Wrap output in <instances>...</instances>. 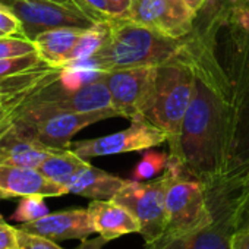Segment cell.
<instances>
[{"instance_id":"6da1fadb","label":"cell","mask_w":249,"mask_h":249,"mask_svg":"<svg viewBox=\"0 0 249 249\" xmlns=\"http://www.w3.org/2000/svg\"><path fill=\"white\" fill-rule=\"evenodd\" d=\"M107 25L108 31L101 49L92 57L71 68L108 72L135 66H160L178 53V38L169 37L154 28L128 18L108 19Z\"/></svg>"},{"instance_id":"7a4b0ae2","label":"cell","mask_w":249,"mask_h":249,"mask_svg":"<svg viewBox=\"0 0 249 249\" xmlns=\"http://www.w3.org/2000/svg\"><path fill=\"white\" fill-rule=\"evenodd\" d=\"M194 89L195 81L188 68L170 63L159 66L153 101L145 117L164 131L172 141L180 140L183 119Z\"/></svg>"},{"instance_id":"3957f363","label":"cell","mask_w":249,"mask_h":249,"mask_svg":"<svg viewBox=\"0 0 249 249\" xmlns=\"http://www.w3.org/2000/svg\"><path fill=\"white\" fill-rule=\"evenodd\" d=\"M179 175L176 160H169L164 176L154 182L128 180L113 196V201L129 210L138 220L147 245L160 239L166 227V192L172 179Z\"/></svg>"},{"instance_id":"277c9868","label":"cell","mask_w":249,"mask_h":249,"mask_svg":"<svg viewBox=\"0 0 249 249\" xmlns=\"http://www.w3.org/2000/svg\"><path fill=\"white\" fill-rule=\"evenodd\" d=\"M28 101V100H27ZM25 101V103H27ZM119 116L114 108L101 111H50L41 113L28 108L25 104L17 119L12 122L14 126L24 135L34 138L40 144L49 148H71V140L81 129L89 124Z\"/></svg>"},{"instance_id":"5b68a950","label":"cell","mask_w":249,"mask_h":249,"mask_svg":"<svg viewBox=\"0 0 249 249\" xmlns=\"http://www.w3.org/2000/svg\"><path fill=\"white\" fill-rule=\"evenodd\" d=\"M211 224L213 215L207 208L202 185L176 175L166 192V227L160 239L183 237Z\"/></svg>"},{"instance_id":"8992f818","label":"cell","mask_w":249,"mask_h":249,"mask_svg":"<svg viewBox=\"0 0 249 249\" xmlns=\"http://www.w3.org/2000/svg\"><path fill=\"white\" fill-rule=\"evenodd\" d=\"M159 66H135L103 72L113 108L119 116L132 119L144 114L151 106Z\"/></svg>"},{"instance_id":"52a82bcc","label":"cell","mask_w":249,"mask_h":249,"mask_svg":"<svg viewBox=\"0 0 249 249\" xmlns=\"http://www.w3.org/2000/svg\"><path fill=\"white\" fill-rule=\"evenodd\" d=\"M128 129L88 141H79L71 145V150L84 160L120 153L141 151L157 147L169 140V135L151 123L144 114L134 116Z\"/></svg>"},{"instance_id":"ba28073f","label":"cell","mask_w":249,"mask_h":249,"mask_svg":"<svg viewBox=\"0 0 249 249\" xmlns=\"http://www.w3.org/2000/svg\"><path fill=\"white\" fill-rule=\"evenodd\" d=\"M9 8L24 27V33L30 40L38 34L54 28H91L94 22L87 15L71 11L52 0H8Z\"/></svg>"},{"instance_id":"9c48e42d","label":"cell","mask_w":249,"mask_h":249,"mask_svg":"<svg viewBox=\"0 0 249 249\" xmlns=\"http://www.w3.org/2000/svg\"><path fill=\"white\" fill-rule=\"evenodd\" d=\"M18 229L33 233V234H38V236L52 239L54 242L66 240V239L84 240L89 234L95 233L88 208L87 210L76 208V210L49 213L46 217H43L40 220L19 224Z\"/></svg>"},{"instance_id":"30bf717a","label":"cell","mask_w":249,"mask_h":249,"mask_svg":"<svg viewBox=\"0 0 249 249\" xmlns=\"http://www.w3.org/2000/svg\"><path fill=\"white\" fill-rule=\"evenodd\" d=\"M68 189L46 178L38 169L0 164V199L24 198L30 195L62 196Z\"/></svg>"},{"instance_id":"8fae6325","label":"cell","mask_w":249,"mask_h":249,"mask_svg":"<svg viewBox=\"0 0 249 249\" xmlns=\"http://www.w3.org/2000/svg\"><path fill=\"white\" fill-rule=\"evenodd\" d=\"M126 18L173 38L183 37L192 22L180 17L167 0H131Z\"/></svg>"},{"instance_id":"7c38bea8","label":"cell","mask_w":249,"mask_h":249,"mask_svg":"<svg viewBox=\"0 0 249 249\" xmlns=\"http://www.w3.org/2000/svg\"><path fill=\"white\" fill-rule=\"evenodd\" d=\"M211 111L213 106L207 91L202 85L195 82L194 97L185 114L180 135L182 147L188 159H196L201 156L211 126Z\"/></svg>"},{"instance_id":"4fadbf2b","label":"cell","mask_w":249,"mask_h":249,"mask_svg":"<svg viewBox=\"0 0 249 249\" xmlns=\"http://www.w3.org/2000/svg\"><path fill=\"white\" fill-rule=\"evenodd\" d=\"M53 150L24 135L14 124L0 135V164L38 169Z\"/></svg>"},{"instance_id":"5bb4252c","label":"cell","mask_w":249,"mask_h":249,"mask_svg":"<svg viewBox=\"0 0 249 249\" xmlns=\"http://www.w3.org/2000/svg\"><path fill=\"white\" fill-rule=\"evenodd\" d=\"M88 213L95 233H98L107 242L123 234L140 233L141 230V226L134 214L113 199H94L88 205Z\"/></svg>"},{"instance_id":"9a60e30c","label":"cell","mask_w":249,"mask_h":249,"mask_svg":"<svg viewBox=\"0 0 249 249\" xmlns=\"http://www.w3.org/2000/svg\"><path fill=\"white\" fill-rule=\"evenodd\" d=\"M126 182L128 180H123L117 176H113L88 164L66 183V189L68 194L91 198L92 201H107L113 199V196L124 186Z\"/></svg>"},{"instance_id":"2e32d148","label":"cell","mask_w":249,"mask_h":249,"mask_svg":"<svg viewBox=\"0 0 249 249\" xmlns=\"http://www.w3.org/2000/svg\"><path fill=\"white\" fill-rule=\"evenodd\" d=\"M85 30L84 28H54L38 34L33 41L41 59L53 68H65L66 62Z\"/></svg>"},{"instance_id":"e0dca14e","label":"cell","mask_w":249,"mask_h":249,"mask_svg":"<svg viewBox=\"0 0 249 249\" xmlns=\"http://www.w3.org/2000/svg\"><path fill=\"white\" fill-rule=\"evenodd\" d=\"M231 233L214 224L176 239H159L147 245V249H230Z\"/></svg>"},{"instance_id":"ac0fdd59","label":"cell","mask_w":249,"mask_h":249,"mask_svg":"<svg viewBox=\"0 0 249 249\" xmlns=\"http://www.w3.org/2000/svg\"><path fill=\"white\" fill-rule=\"evenodd\" d=\"M88 164V160H84L71 148H54L52 154L38 166V170L50 180L66 188V183Z\"/></svg>"},{"instance_id":"d6986e66","label":"cell","mask_w":249,"mask_h":249,"mask_svg":"<svg viewBox=\"0 0 249 249\" xmlns=\"http://www.w3.org/2000/svg\"><path fill=\"white\" fill-rule=\"evenodd\" d=\"M62 75H63V68L44 66L19 76L0 79V104L15 98L24 91H28L31 88H36L47 82H54L60 79Z\"/></svg>"},{"instance_id":"ffe728a7","label":"cell","mask_w":249,"mask_h":249,"mask_svg":"<svg viewBox=\"0 0 249 249\" xmlns=\"http://www.w3.org/2000/svg\"><path fill=\"white\" fill-rule=\"evenodd\" d=\"M107 31H108L107 21L97 22L91 28L85 30L82 33V36L79 37V40L76 41L65 68H71L73 65H78V63L92 57L104 44L106 37H107Z\"/></svg>"},{"instance_id":"44dd1931","label":"cell","mask_w":249,"mask_h":249,"mask_svg":"<svg viewBox=\"0 0 249 249\" xmlns=\"http://www.w3.org/2000/svg\"><path fill=\"white\" fill-rule=\"evenodd\" d=\"M50 66L47 65L38 52L18 56V57H9V59H2L0 60V79H6V78H14L19 76L28 72H33L36 69Z\"/></svg>"},{"instance_id":"7402d4cb","label":"cell","mask_w":249,"mask_h":249,"mask_svg":"<svg viewBox=\"0 0 249 249\" xmlns=\"http://www.w3.org/2000/svg\"><path fill=\"white\" fill-rule=\"evenodd\" d=\"M49 214V208L44 202V196L41 195H30L21 198L15 213L12 214V220L18 223H30L40 220Z\"/></svg>"},{"instance_id":"603a6c76","label":"cell","mask_w":249,"mask_h":249,"mask_svg":"<svg viewBox=\"0 0 249 249\" xmlns=\"http://www.w3.org/2000/svg\"><path fill=\"white\" fill-rule=\"evenodd\" d=\"M54 82H56V81H54ZM50 84H53V82H47V84L38 85V87H36V88H31V89H28V91H24V92H21L19 95H17L15 98L6 101V103H3V104H0V135H2V134L11 126L12 122H14V120L17 119V116L21 113V110H22L25 101H27L31 95H34L36 92H38V91H41L43 88L49 87Z\"/></svg>"},{"instance_id":"cb8c5ba5","label":"cell","mask_w":249,"mask_h":249,"mask_svg":"<svg viewBox=\"0 0 249 249\" xmlns=\"http://www.w3.org/2000/svg\"><path fill=\"white\" fill-rule=\"evenodd\" d=\"M167 164H169V159L164 153L150 150L142 156L141 161L135 166L132 172V180L142 182L151 179L156 175H159L161 170H164Z\"/></svg>"},{"instance_id":"d4e9b609","label":"cell","mask_w":249,"mask_h":249,"mask_svg":"<svg viewBox=\"0 0 249 249\" xmlns=\"http://www.w3.org/2000/svg\"><path fill=\"white\" fill-rule=\"evenodd\" d=\"M37 52L33 40L22 36H2L0 37V60L18 57Z\"/></svg>"},{"instance_id":"484cf974","label":"cell","mask_w":249,"mask_h":249,"mask_svg":"<svg viewBox=\"0 0 249 249\" xmlns=\"http://www.w3.org/2000/svg\"><path fill=\"white\" fill-rule=\"evenodd\" d=\"M19 249H63L54 240L18 229Z\"/></svg>"},{"instance_id":"4316f807","label":"cell","mask_w":249,"mask_h":249,"mask_svg":"<svg viewBox=\"0 0 249 249\" xmlns=\"http://www.w3.org/2000/svg\"><path fill=\"white\" fill-rule=\"evenodd\" d=\"M0 33L5 36H22L27 37L24 33V27L17 15L6 6L0 5Z\"/></svg>"},{"instance_id":"83f0119b","label":"cell","mask_w":249,"mask_h":249,"mask_svg":"<svg viewBox=\"0 0 249 249\" xmlns=\"http://www.w3.org/2000/svg\"><path fill=\"white\" fill-rule=\"evenodd\" d=\"M0 249H19L18 227L8 224V221L0 224Z\"/></svg>"},{"instance_id":"f1b7e54d","label":"cell","mask_w":249,"mask_h":249,"mask_svg":"<svg viewBox=\"0 0 249 249\" xmlns=\"http://www.w3.org/2000/svg\"><path fill=\"white\" fill-rule=\"evenodd\" d=\"M82 2L88 6V9L91 11L97 22L113 19V14L110 11L107 0H82Z\"/></svg>"},{"instance_id":"f546056e","label":"cell","mask_w":249,"mask_h":249,"mask_svg":"<svg viewBox=\"0 0 249 249\" xmlns=\"http://www.w3.org/2000/svg\"><path fill=\"white\" fill-rule=\"evenodd\" d=\"M230 249H249V227H242L231 233Z\"/></svg>"},{"instance_id":"4dcf8cb0","label":"cell","mask_w":249,"mask_h":249,"mask_svg":"<svg viewBox=\"0 0 249 249\" xmlns=\"http://www.w3.org/2000/svg\"><path fill=\"white\" fill-rule=\"evenodd\" d=\"M52 2L59 3V5H62V6H65V8L71 9V11H75V12H78V14L87 15V17L91 18L94 22H97L95 18H94V15L91 14V11L88 9V6L82 2V0H52Z\"/></svg>"},{"instance_id":"1f68e13d","label":"cell","mask_w":249,"mask_h":249,"mask_svg":"<svg viewBox=\"0 0 249 249\" xmlns=\"http://www.w3.org/2000/svg\"><path fill=\"white\" fill-rule=\"evenodd\" d=\"M107 3L110 6L113 18H126L131 0H107Z\"/></svg>"},{"instance_id":"d6a6232c","label":"cell","mask_w":249,"mask_h":249,"mask_svg":"<svg viewBox=\"0 0 249 249\" xmlns=\"http://www.w3.org/2000/svg\"><path fill=\"white\" fill-rule=\"evenodd\" d=\"M167 2L172 5V8H173L180 17H183V18H186V19H189V21H192V18L195 17V12L186 5L185 0H167Z\"/></svg>"},{"instance_id":"836d02e7","label":"cell","mask_w":249,"mask_h":249,"mask_svg":"<svg viewBox=\"0 0 249 249\" xmlns=\"http://www.w3.org/2000/svg\"><path fill=\"white\" fill-rule=\"evenodd\" d=\"M107 243L106 239H103L101 236L98 239H94V240H82V243L76 248V249H101L103 245Z\"/></svg>"},{"instance_id":"e575fe53","label":"cell","mask_w":249,"mask_h":249,"mask_svg":"<svg viewBox=\"0 0 249 249\" xmlns=\"http://www.w3.org/2000/svg\"><path fill=\"white\" fill-rule=\"evenodd\" d=\"M185 2H186V5H188L194 12H196V11H198V8L202 5L204 0H185Z\"/></svg>"},{"instance_id":"d590c367","label":"cell","mask_w":249,"mask_h":249,"mask_svg":"<svg viewBox=\"0 0 249 249\" xmlns=\"http://www.w3.org/2000/svg\"><path fill=\"white\" fill-rule=\"evenodd\" d=\"M240 24L243 25V28L249 30V11H243L240 15Z\"/></svg>"},{"instance_id":"8d00e7d4","label":"cell","mask_w":249,"mask_h":249,"mask_svg":"<svg viewBox=\"0 0 249 249\" xmlns=\"http://www.w3.org/2000/svg\"><path fill=\"white\" fill-rule=\"evenodd\" d=\"M6 3H8V0H0V5H3V6H6Z\"/></svg>"},{"instance_id":"74e56055","label":"cell","mask_w":249,"mask_h":249,"mask_svg":"<svg viewBox=\"0 0 249 249\" xmlns=\"http://www.w3.org/2000/svg\"><path fill=\"white\" fill-rule=\"evenodd\" d=\"M5 221H6V220L3 218V215H2V214H0V224H2V223H5Z\"/></svg>"},{"instance_id":"f35d334b","label":"cell","mask_w":249,"mask_h":249,"mask_svg":"<svg viewBox=\"0 0 249 249\" xmlns=\"http://www.w3.org/2000/svg\"><path fill=\"white\" fill-rule=\"evenodd\" d=\"M2 36H5V34H2V33H0V37H2Z\"/></svg>"}]
</instances>
